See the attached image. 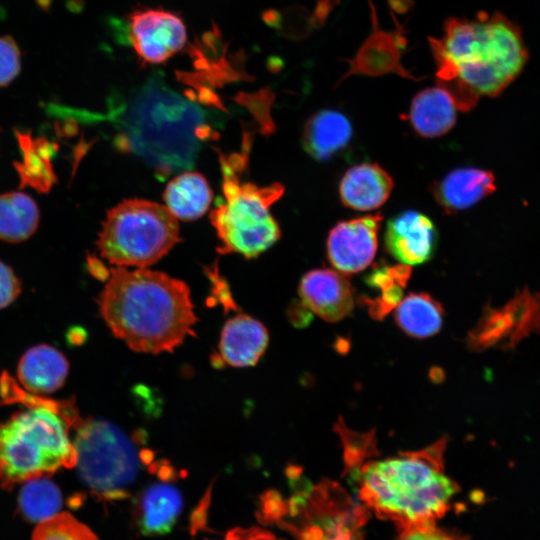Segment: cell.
I'll return each instance as SVG.
<instances>
[{
    "instance_id": "6da1fadb",
    "label": "cell",
    "mask_w": 540,
    "mask_h": 540,
    "mask_svg": "<svg viewBox=\"0 0 540 540\" xmlns=\"http://www.w3.org/2000/svg\"><path fill=\"white\" fill-rule=\"evenodd\" d=\"M437 84L461 111L481 96L501 93L521 72L526 50L519 30L503 16L448 18L443 34L429 39Z\"/></svg>"
},
{
    "instance_id": "7a4b0ae2",
    "label": "cell",
    "mask_w": 540,
    "mask_h": 540,
    "mask_svg": "<svg viewBox=\"0 0 540 540\" xmlns=\"http://www.w3.org/2000/svg\"><path fill=\"white\" fill-rule=\"evenodd\" d=\"M97 302L113 335L133 351L173 352L196 335L189 287L163 272L112 268Z\"/></svg>"
},
{
    "instance_id": "3957f363",
    "label": "cell",
    "mask_w": 540,
    "mask_h": 540,
    "mask_svg": "<svg viewBox=\"0 0 540 540\" xmlns=\"http://www.w3.org/2000/svg\"><path fill=\"white\" fill-rule=\"evenodd\" d=\"M445 440L362 465L360 499L400 531L436 525L459 487L444 472Z\"/></svg>"
},
{
    "instance_id": "277c9868",
    "label": "cell",
    "mask_w": 540,
    "mask_h": 540,
    "mask_svg": "<svg viewBox=\"0 0 540 540\" xmlns=\"http://www.w3.org/2000/svg\"><path fill=\"white\" fill-rule=\"evenodd\" d=\"M2 396L21 402L27 410L0 421V483L16 484L47 477L60 468H73L77 452L66 421L51 407L50 400L24 392L7 375L0 380Z\"/></svg>"
},
{
    "instance_id": "5b68a950",
    "label": "cell",
    "mask_w": 540,
    "mask_h": 540,
    "mask_svg": "<svg viewBox=\"0 0 540 540\" xmlns=\"http://www.w3.org/2000/svg\"><path fill=\"white\" fill-rule=\"evenodd\" d=\"M124 126L136 154L171 172L192 165L200 147L203 113L153 76L128 103Z\"/></svg>"
},
{
    "instance_id": "8992f818",
    "label": "cell",
    "mask_w": 540,
    "mask_h": 540,
    "mask_svg": "<svg viewBox=\"0 0 540 540\" xmlns=\"http://www.w3.org/2000/svg\"><path fill=\"white\" fill-rule=\"evenodd\" d=\"M178 241L177 219L166 206L128 199L108 211L97 245L102 257L112 264L146 268Z\"/></svg>"
},
{
    "instance_id": "52a82bcc",
    "label": "cell",
    "mask_w": 540,
    "mask_h": 540,
    "mask_svg": "<svg viewBox=\"0 0 540 540\" xmlns=\"http://www.w3.org/2000/svg\"><path fill=\"white\" fill-rule=\"evenodd\" d=\"M224 202L211 213V221L222 245L221 253L255 257L274 245L281 230L270 207L284 193L279 183L260 187L239 183L223 165Z\"/></svg>"
},
{
    "instance_id": "ba28073f",
    "label": "cell",
    "mask_w": 540,
    "mask_h": 540,
    "mask_svg": "<svg viewBox=\"0 0 540 540\" xmlns=\"http://www.w3.org/2000/svg\"><path fill=\"white\" fill-rule=\"evenodd\" d=\"M76 431L73 445L81 480L103 499H120L139 470V456L128 437L115 425L76 417L70 429Z\"/></svg>"
},
{
    "instance_id": "9c48e42d",
    "label": "cell",
    "mask_w": 540,
    "mask_h": 540,
    "mask_svg": "<svg viewBox=\"0 0 540 540\" xmlns=\"http://www.w3.org/2000/svg\"><path fill=\"white\" fill-rule=\"evenodd\" d=\"M128 37L144 64H161L185 46L187 30L183 19L169 10L142 8L129 15Z\"/></svg>"
},
{
    "instance_id": "30bf717a",
    "label": "cell",
    "mask_w": 540,
    "mask_h": 540,
    "mask_svg": "<svg viewBox=\"0 0 540 540\" xmlns=\"http://www.w3.org/2000/svg\"><path fill=\"white\" fill-rule=\"evenodd\" d=\"M381 214L368 215L337 223L329 232L327 257L343 274H355L373 261L378 247Z\"/></svg>"
},
{
    "instance_id": "8fae6325",
    "label": "cell",
    "mask_w": 540,
    "mask_h": 540,
    "mask_svg": "<svg viewBox=\"0 0 540 540\" xmlns=\"http://www.w3.org/2000/svg\"><path fill=\"white\" fill-rule=\"evenodd\" d=\"M384 242L387 252L400 264L420 265L433 257L438 232L428 216L406 210L387 222Z\"/></svg>"
},
{
    "instance_id": "7c38bea8",
    "label": "cell",
    "mask_w": 540,
    "mask_h": 540,
    "mask_svg": "<svg viewBox=\"0 0 540 540\" xmlns=\"http://www.w3.org/2000/svg\"><path fill=\"white\" fill-rule=\"evenodd\" d=\"M298 293L304 307L328 322L342 320L354 307L349 280L332 269H314L304 274Z\"/></svg>"
},
{
    "instance_id": "4fadbf2b",
    "label": "cell",
    "mask_w": 540,
    "mask_h": 540,
    "mask_svg": "<svg viewBox=\"0 0 540 540\" xmlns=\"http://www.w3.org/2000/svg\"><path fill=\"white\" fill-rule=\"evenodd\" d=\"M496 190L494 174L486 169L461 167L432 186V195L446 213L462 211Z\"/></svg>"
},
{
    "instance_id": "5bb4252c",
    "label": "cell",
    "mask_w": 540,
    "mask_h": 540,
    "mask_svg": "<svg viewBox=\"0 0 540 540\" xmlns=\"http://www.w3.org/2000/svg\"><path fill=\"white\" fill-rule=\"evenodd\" d=\"M393 179L377 163H361L348 169L339 183L342 204L357 211L381 207L389 198Z\"/></svg>"
},
{
    "instance_id": "9a60e30c",
    "label": "cell",
    "mask_w": 540,
    "mask_h": 540,
    "mask_svg": "<svg viewBox=\"0 0 540 540\" xmlns=\"http://www.w3.org/2000/svg\"><path fill=\"white\" fill-rule=\"evenodd\" d=\"M268 340V331L260 321L238 314L229 319L221 331V358L233 367L254 366L264 354Z\"/></svg>"
},
{
    "instance_id": "2e32d148",
    "label": "cell",
    "mask_w": 540,
    "mask_h": 540,
    "mask_svg": "<svg viewBox=\"0 0 540 540\" xmlns=\"http://www.w3.org/2000/svg\"><path fill=\"white\" fill-rule=\"evenodd\" d=\"M458 110L451 93L437 84L414 96L408 119L419 136L436 138L443 136L453 128Z\"/></svg>"
},
{
    "instance_id": "e0dca14e",
    "label": "cell",
    "mask_w": 540,
    "mask_h": 540,
    "mask_svg": "<svg viewBox=\"0 0 540 540\" xmlns=\"http://www.w3.org/2000/svg\"><path fill=\"white\" fill-rule=\"evenodd\" d=\"M352 135V125L343 113L324 109L314 113L305 123L302 144L312 158L324 161L342 151Z\"/></svg>"
},
{
    "instance_id": "ac0fdd59",
    "label": "cell",
    "mask_w": 540,
    "mask_h": 540,
    "mask_svg": "<svg viewBox=\"0 0 540 540\" xmlns=\"http://www.w3.org/2000/svg\"><path fill=\"white\" fill-rule=\"evenodd\" d=\"M68 369V362L59 350L42 344L30 348L22 356L17 375L28 391L51 393L64 384Z\"/></svg>"
},
{
    "instance_id": "d6986e66",
    "label": "cell",
    "mask_w": 540,
    "mask_h": 540,
    "mask_svg": "<svg viewBox=\"0 0 540 540\" xmlns=\"http://www.w3.org/2000/svg\"><path fill=\"white\" fill-rule=\"evenodd\" d=\"M183 507L180 491L167 483H154L141 494L137 507V524L145 535L168 533Z\"/></svg>"
},
{
    "instance_id": "ffe728a7",
    "label": "cell",
    "mask_w": 540,
    "mask_h": 540,
    "mask_svg": "<svg viewBox=\"0 0 540 540\" xmlns=\"http://www.w3.org/2000/svg\"><path fill=\"white\" fill-rule=\"evenodd\" d=\"M212 197L207 180L197 172H184L173 178L163 194L166 208L176 219L185 221L204 215Z\"/></svg>"
},
{
    "instance_id": "44dd1931",
    "label": "cell",
    "mask_w": 540,
    "mask_h": 540,
    "mask_svg": "<svg viewBox=\"0 0 540 540\" xmlns=\"http://www.w3.org/2000/svg\"><path fill=\"white\" fill-rule=\"evenodd\" d=\"M39 210L35 201L22 192L0 195V239L17 243L28 239L37 229Z\"/></svg>"
},
{
    "instance_id": "7402d4cb",
    "label": "cell",
    "mask_w": 540,
    "mask_h": 540,
    "mask_svg": "<svg viewBox=\"0 0 540 540\" xmlns=\"http://www.w3.org/2000/svg\"><path fill=\"white\" fill-rule=\"evenodd\" d=\"M399 327L408 335L425 338L436 334L443 321L441 305L426 293H411L395 310Z\"/></svg>"
},
{
    "instance_id": "603a6c76",
    "label": "cell",
    "mask_w": 540,
    "mask_h": 540,
    "mask_svg": "<svg viewBox=\"0 0 540 540\" xmlns=\"http://www.w3.org/2000/svg\"><path fill=\"white\" fill-rule=\"evenodd\" d=\"M18 503L27 520L40 523L58 514L62 506V494L47 477H38L25 482Z\"/></svg>"
},
{
    "instance_id": "cb8c5ba5",
    "label": "cell",
    "mask_w": 540,
    "mask_h": 540,
    "mask_svg": "<svg viewBox=\"0 0 540 540\" xmlns=\"http://www.w3.org/2000/svg\"><path fill=\"white\" fill-rule=\"evenodd\" d=\"M411 274L410 266L398 264L382 265L367 276L366 282L373 289L380 291L379 297L369 301L370 311L375 317L383 316L401 301L402 291Z\"/></svg>"
},
{
    "instance_id": "d4e9b609",
    "label": "cell",
    "mask_w": 540,
    "mask_h": 540,
    "mask_svg": "<svg viewBox=\"0 0 540 540\" xmlns=\"http://www.w3.org/2000/svg\"><path fill=\"white\" fill-rule=\"evenodd\" d=\"M32 540H99L92 530L69 513H58L40 522Z\"/></svg>"
},
{
    "instance_id": "484cf974",
    "label": "cell",
    "mask_w": 540,
    "mask_h": 540,
    "mask_svg": "<svg viewBox=\"0 0 540 540\" xmlns=\"http://www.w3.org/2000/svg\"><path fill=\"white\" fill-rule=\"evenodd\" d=\"M21 51L10 35L0 36V87L10 84L20 73Z\"/></svg>"
},
{
    "instance_id": "4316f807",
    "label": "cell",
    "mask_w": 540,
    "mask_h": 540,
    "mask_svg": "<svg viewBox=\"0 0 540 540\" xmlns=\"http://www.w3.org/2000/svg\"><path fill=\"white\" fill-rule=\"evenodd\" d=\"M20 292V281L13 270L0 260V309L10 305Z\"/></svg>"
},
{
    "instance_id": "83f0119b",
    "label": "cell",
    "mask_w": 540,
    "mask_h": 540,
    "mask_svg": "<svg viewBox=\"0 0 540 540\" xmlns=\"http://www.w3.org/2000/svg\"><path fill=\"white\" fill-rule=\"evenodd\" d=\"M396 540H468V538L433 525L401 531Z\"/></svg>"
},
{
    "instance_id": "f1b7e54d",
    "label": "cell",
    "mask_w": 540,
    "mask_h": 540,
    "mask_svg": "<svg viewBox=\"0 0 540 540\" xmlns=\"http://www.w3.org/2000/svg\"><path fill=\"white\" fill-rule=\"evenodd\" d=\"M226 540H273V537L271 534L257 528H237L227 534Z\"/></svg>"
}]
</instances>
